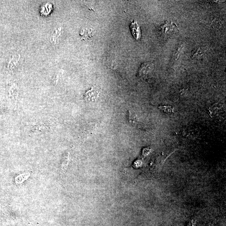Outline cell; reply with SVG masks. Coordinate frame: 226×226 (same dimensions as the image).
Returning <instances> with one entry per match:
<instances>
[{"label":"cell","instance_id":"obj_1","mask_svg":"<svg viewBox=\"0 0 226 226\" xmlns=\"http://www.w3.org/2000/svg\"><path fill=\"white\" fill-rule=\"evenodd\" d=\"M130 28L134 38L137 40L140 39L141 37V29L136 20L131 23Z\"/></svg>","mask_w":226,"mask_h":226},{"label":"cell","instance_id":"obj_2","mask_svg":"<svg viewBox=\"0 0 226 226\" xmlns=\"http://www.w3.org/2000/svg\"><path fill=\"white\" fill-rule=\"evenodd\" d=\"M160 109L164 112L167 114H171L173 113V109L170 106H164L160 107Z\"/></svg>","mask_w":226,"mask_h":226},{"label":"cell","instance_id":"obj_3","mask_svg":"<svg viewBox=\"0 0 226 226\" xmlns=\"http://www.w3.org/2000/svg\"><path fill=\"white\" fill-rule=\"evenodd\" d=\"M89 92L90 93H89L88 92L87 93V96H90L91 98L90 99L92 100L93 99L96 98L97 96H97V93H96L94 92L93 91L91 92V91H89Z\"/></svg>","mask_w":226,"mask_h":226}]
</instances>
